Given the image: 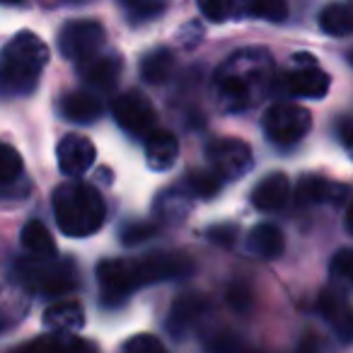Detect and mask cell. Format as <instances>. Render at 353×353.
<instances>
[{"mask_svg": "<svg viewBox=\"0 0 353 353\" xmlns=\"http://www.w3.org/2000/svg\"><path fill=\"white\" fill-rule=\"evenodd\" d=\"M240 12L250 17H261V20L269 22H283L285 15H288V6L283 0H252V3L240 6Z\"/></svg>", "mask_w": 353, "mask_h": 353, "instance_id": "26", "label": "cell"}, {"mask_svg": "<svg viewBox=\"0 0 353 353\" xmlns=\"http://www.w3.org/2000/svg\"><path fill=\"white\" fill-rule=\"evenodd\" d=\"M112 112L117 123L128 131L131 136H150L155 131L157 112L152 102L138 90H128V92L119 94L112 104Z\"/></svg>", "mask_w": 353, "mask_h": 353, "instance_id": "9", "label": "cell"}, {"mask_svg": "<svg viewBox=\"0 0 353 353\" xmlns=\"http://www.w3.org/2000/svg\"><path fill=\"white\" fill-rule=\"evenodd\" d=\"M17 279L44 298L65 295L78 285V269L70 259H22L17 261Z\"/></svg>", "mask_w": 353, "mask_h": 353, "instance_id": "4", "label": "cell"}, {"mask_svg": "<svg viewBox=\"0 0 353 353\" xmlns=\"http://www.w3.org/2000/svg\"><path fill=\"white\" fill-rule=\"evenodd\" d=\"M199 8H201V12L211 22H225V20H230L235 12H240V6L230 3V0H206V3H201Z\"/></svg>", "mask_w": 353, "mask_h": 353, "instance_id": "30", "label": "cell"}, {"mask_svg": "<svg viewBox=\"0 0 353 353\" xmlns=\"http://www.w3.org/2000/svg\"><path fill=\"white\" fill-rule=\"evenodd\" d=\"M242 353H256V351H242Z\"/></svg>", "mask_w": 353, "mask_h": 353, "instance_id": "40", "label": "cell"}, {"mask_svg": "<svg viewBox=\"0 0 353 353\" xmlns=\"http://www.w3.org/2000/svg\"><path fill=\"white\" fill-rule=\"evenodd\" d=\"M203 307H206V300H201L199 295H184V298H179L172 305V312L167 317V332L174 339L184 336L199 322V317L203 314Z\"/></svg>", "mask_w": 353, "mask_h": 353, "instance_id": "18", "label": "cell"}, {"mask_svg": "<svg viewBox=\"0 0 353 353\" xmlns=\"http://www.w3.org/2000/svg\"><path fill=\"white\" fill-rule=\"evenodd\" d=\"M61 114L75 123H94L102 117V102L92 92H70L61 102Z\"/></svg>", "mask_w": 353, "mask_h": 353, "instance_id": "21", "label": "cell"}, {"mask_svg": "<svg viewBox=\"0 0 353 353\" xmlns=\"http://www.w3.org/2000/svg\"><path fill=\"white\" fill-rule=\"evenodd\" d=\"M123 353H167V348L152 334H136V336H131L126 341Z\"/></svg>", "mask_w": 353, "mask_h": 353, "instance_id": "31", "label": "cell"}, {"mask_svg": "<svg viewBox=\"0 0 353 353\" xmlns=\"http://www.w3.org/2000/svg\"><path fill=\"white\" fill-rule=\"evenodd\" d=\"M346 228H348V232L353 235V201H351V206H348V211H346Z\"/></svg>", "mask_w": 353, "mask_h": 353, "instance_id": "39", "label": "cell"}, {"mask_svg": "<svg viewBox=\"0 0 353 353\" xmlns=\"http://www.w3.org/2000/svg\"><path fill=\"white\" fill-rule=\"evenodd\" d=\"M152 235H155V225H150V223H131V225H126L121 230V242L126 247H136L143 240H150Z\"/></svg>", "mask_w": 353, "mask_h": 353, "instance_id": "33", "label": "cell"}, {"mask_svg": "<svg viewBox=\"0 0 353 353\" xmlns=\"http://www.w3.org/2000/svg\"><path fill=\"white\" fill-rule=\"evenodd\" d=\"M206 237L216 245L230 247L235 242V225H213L211 230L206 232Z\"/></svg>", "mask_w": 353, "mask_h": 353, "instance_id": "36", "label": "cell"}, {"mask_svg": "<svg viewBox=\"0 0 353 353\" xmlns=\"http://www.w3.org/2000/svg\"><path fill=\"white\" fill-rule=\"evenodd\" d=\"M221 179H218L213 172H192L187 176V187L194 196H201V199H213L218 192H221Z\"/></svg>", "mask_w": 353, "mask_h": 353, "instance_id": "28", "label": "cell"}, {"mask_svg": "<svg viewBox=\"0 0 353 353\" xmlns=\"http://www.w3.org/2000/svg\"><path fill=\"white\" fill-rule=\"evenodd\" d=\"M341 143H343V148H346L348 155L353 157V121H348L341 126Z\"/></svg>", "mask_w": 353, "mask_h": 353, "instance_id": "37", "label": "cell"}, {"mask_svg": "<svg viewBox=\"0 0 353 353\" xmlns=\"http://www.w3.org/2000/svg\"><path fill=\"white\" fill-rule=\"evenodd\" d=\"M44 324L49 329H54V334H70V336H75V332L83 329L85 324V312L80 307V303H73V300L56 303L44 312Z\"/></svg>", "mask_w": 353, "mask_h": 353, "instance_id": "20", "label": "cell"}, {"mask_svg": "<svg viewBox=\"0 0 353 353\" xmlns=\"http://www.w3.org/2000/svg\"><path fill=\"white\" fill-rule=\"evenodd\" d=\"M319 312L324 314V319H329L336 327V332L343 339H353V312L341 295L322 293V298H319Z\"/></svg>", "mask_w": 353, "mask_h": 353, "instance_id": "23", "label": "cell"}, {"mask_svg": "<svg viewBox=\"0 0 353 353\" xmlns=\"http://www.w3.org/2000/svg\"><path fill=\"white\" fill-rule=\"evenodd\" d=\"M121 59L117 54L112 56H94V59L85 61L80 65V75H83L85 85L92 90H99V92H107L117 85L119 75H121Z\"/></svg>", "mask_w": 353, "mask_h": 353, "instance_id": "14", "label": "cell"}, {"mask_svg": "<svg viewBox=\"0 0 353 353\" xmlns=\"http://www.w3.org/2000/svg\"><path fill=\"white\" fill-rule=\"evenodd\" d=\"M22 247L32 254V259H56V242L41 221H30L22 228Z\"/></svg>", "mask_w": 353, "mask_h": 353, "instance_id": "22", "label": "cell"}, {"mask_svg": "<svg viewBox=\"0 0 353 353\" xmlns=\"http://www.w3.org/2000/svg\"><path fill=\"white\" fill-rule=\"evenodd\" d=\"M174 73V54L167 49H155L141 61V75L150 85H162Z\"/></svg>", "mask_w": 353, "mask_h": 353, "instance_id": "25", "label": "cell"}, {"mask_svg": "<svg viewBox=\"0 0 353 353\" xmlns=\"http://www.w3.org/2000/svg\"><path fill=\"white\" fill-rule=\"evenodd\" d=\"M15 353H99L97 346L88 339L70 334H46L22 343Z\"/></svg>", "mask_w": 353, "mask_h": 353, "instance_id": "13", "label": "cell"}, {"mask_svg": "<svg viewBox=\"0 0 353 353\" xmlns=\"http://www.w3.org/2000/svg\"><path fill=\"white\" fill-rule=\"evenodd\" d=\"M351 61H353V54H351Z\"/></svg>", "mask_w": 353, "mask_h": 353, "instance_id": "41", "label": "cell"}, {"mask_svg": "<svg viewBox=\"0 0 353 353\" xmlns=\"http://www.w3.org/2000/svg\"><path fill=\"white\" fill-rule=\"evenodd\" d=\"M133 269H136L138 285H148V283H160V281L192 276L194 261L192 256L182 254V252H155V254H145L141 259H133Z\"/></svg>", "mask_w": 353, "mask_h": 353, "instance_id": "10", "label": "cell"}, {"mask_svg": "<svg viewBox=\"0 0 353 353\" xmlns=\"http://www.w3.org/2000/svg\"><path fill=\"white\" fill-rule=\"evenodd\" d=\"M346 194L348 189L343 184L329 182L317 174L303 176L298 182V189H295V199L300 203H307V206H312V203H341Z\"/></svg>", "mask_w": 353, "mask_h": 353, "instance_id": "15", "label": "cell"}, {"mask_svg": "<svg viewBox=\"0 0 353 353\" xmlns=\"http://www.w3.org/2000/svg\"><path fill=\"white\" fill-rule=\"evenodd\" d=\"M290 199V182L283 172H271L252 192V203L259 211H279Z\"/></svg>", "mask_w": 353, "mask_h": 353, "instance_id": "16", "label": "cell"}, {"mask_svg": "<svg viewBox=\"0 0 353 353\" xmlns=\"http://www.w3.org/2000/svg\"><path fill=\"white\" fill-rule=\"evenodd\" d=\"M332 274L353 283V250H341L332 259Z\"/></svg>", "mask_w": 353, "mask_h": 353, "instance_id": "34", "label": "cell"}, {"mask_svg": "<svg viewBox=\"0 0 353 353\" xmlns=\"http://www.w3.org/2000/svg\"><path fill=\"white\" fill-rule=\"evenodd\" d=\"M123 8L133 22H148L160 12H165V3H157V0H126Z\"/></svg>", "mask_w": 353, "mask_h": 353, "instance_id": "29", "label": "cell"}, {"mask_svg": "<svg viewBox=\"0 0 353 353\" xmlns=\"http://www.w3.org/2000/svg\"><path fill=\"white\" fill-rule=\"evenodd\" d=\"M206 157L213 167V174L221 182L242 179L252 170V165H254L252 148L245 141H237V138H221V141L208 143Z\"/></svg>", "mask_w": 353, "mask_h": 353, "instance_id": "7", "label": "cell"}, {"mask_svg": "<svg viewBox=\"0 0 353 353\" xmlns=\"http://www.w3.org/2000/svg\"><path fill=\"white\" fill-rule=\"evenodd\" d=\"M274 83V61L264 49L235 51L216 70V88L221 102L230 112L250 109L269 92Z\"/></svg>", "mask_w": 353, "mask_h": 353, "instance_id": "1", "label": "cell"}, {"mask_svg": "<svg viewBox=\"0 0 353 353\" xmlns=\"http://www.w3.org/2000/svg\"><path fill=\"white\" fill-rule=\"evenodd\" d=\"M179 155V143L165 128H155L150 136L145 138V162L150 170L165 172L176 162Z\"/></svg>", "mask_w": 353, "mask_h": 353, "instance_id": "17", "label": "cell"}, {"mask_svg": "<svg viewBox=\"0 0 353 353\" xmlns=\"http://www.w3.org/2000/svg\"><path fill=\"white\" fill-rule=\"evenodd\" d=\"M225 300L235 312H250L252 305H254V295L247 285H230L225 293Z\"/></svg>", "mask_w": 353, "mask_h": 353, "instance_id": "32", "label": "cell"}, {"mask_svg": "<svg viewBox=\"0 0 353 353\" xmlns=\"http://www.w3.org/2000/svg\"><path fill=\"white\" fill-rule=\"evenodd\" d=\"M319 27L329 37H351L353 34V8L343 3L327 6L319 12Z\"/></svg>", "mask_w": 353, "mask_h": 353, "instance_id": "24", "label": "cell"}, {"mask_svg": "<svg viewBox=\"0 0 353 353\" xmlns=\"http://www.w3.org/2000/svg\"><path fill=\"white\" fill-rule=\"evenodd\" d=\"M49 63V46L32 32H20L0 51V97H25L34 92L41 70Z\"/></svg>", "mask_w": 353, "mask_h": 353, "instance_id": "2", "label": "cell"}, {"mask_svg": "<svg viewBox=\"0 0 353 353\" xmlns=\"http://www.w3.org/2000/svg\"><path fill=\"white\" fill-rule=\"evenodd\" d=\"M56 155H59V167L63 174L80 176L92 167L97 150H94V143L90 138L78 136V133H68V136L61 138Z\"/></svg>", "mask_w": 353, "mask_h": 353, "instance_id": "12", "label": "cell"}, {"mask_svg": "<svg viewBox=\"0 0 353 353\" xmlns=\"http://www.w3.org/2000/svg\"><path fill=\"white\" fill-rule=\"evenodd\" d=\"M54 216L68 237H88L104 225L107 206L94 187L65 182L54 192Z\"/></svg>", "mask_w": 353, "mask_h": 353, "instance_id": "3", "label": "cell"}, {"mask_svg": "<svg viewBox=\"0 0 353 353\" xmlns=\"http://www.w3.org/2000/svg\"><path fill=\"white\" fill-rule=\"evenodd\" d=\"M298 353H317V341L312 336H305L298 346Z\"/></svg>", "mask_w": 353, "mask_h": 353, "instance_id": "38", "label": "cell"}, {"mask_svg": "<svg viewBox=\"0 0 353 353\" xmlns=\"http://www.w3.org/2000/svg\"><path fill=\"white\" fill-rule=\"evenodd\" d=\"M22 176V157L8 143H0V187L17 182Z\"/></svg>", "mask_w": 353, "mask_h": 353, "instance_id": "27", "label": "cell"}, {"mask_svg": "<svg viewBox=\"0 0 353 353\" xmlns=\"http://www.w3.org/2000/svg\"><path fill=\"white\" fill-rule=\"evenodd\" d=\"M247 250L259 259H276V256L283 254L285 237L281 228L271 225V223H261L247 235Z\"/></svg>", "mask_w": 353, "mask_h": 353, "instance_id": "19", "label": "cell"}, {"mask_svg": "<svg viewBox=\"0 0 353 353\" xmlns=\"http://www.w3.org/2000/svg\"><path fill=\"white\" fill-rule=\"evenodd\" d=\"M104 27L94 20H73L61 30L59 34V49L65 59L70 61H85L94 59L99 49L104 46Z\"/></svg>", "mask_w": 353, "mask_h": 353, "instance_id": "8", "label": "cell"}, {"mask_svg": "<svg viewBox=\"0 0 353 353\" xmlns=\"http://www.w3.org/2000/svg\"><path fill=\"white\" fill-rule=\"evenodd\" d=\"M97 281L102 288V305L119 307L138 288L133 259H104L97 266Z\"/></svg>", "mask_w": 353, "mask_h": 353, "instance_id": "11", "label": "cell"}, {"mask_svg": "<svg viewBox=\"0 0 353 353\" xmlns=\"http://www.w3.org/2000/svg\"><path fill=\"white\" fill-rule=\"evenodd\" d=\"M208 353H242L240 341L230 334H216L206 341Z\"/></svg>", "mask_w": 353, "mask_h": 353, "instance_id": "35", "label": "cell"}, {"mask_svg": "<svg viewBox=\"0 0 353 353\" xmlns=\"http://www.w3.org/2000/svg\"><path fill=\"white\" fill-rule=\"evenodd\" d=\"M264 133L276 145H295L303 141L312 128V117L305 107H298L293 102L271 104L261 119Z\"/></svg>", "mask_w": 353, "mask_h": 353, "instance_id": "5", "label": "cell"}, {"mask_svg": "<svg viewBox=\"0 0 353 353\" xmlns=\"http://www.w3.org/2000/svg\"><path fill=\"white\" fill-rule=\"evenodd\" d=\"M281 90L290 97L322 99L332 88V78L319 68L317 59L310 54H295L290 68L281 78Z\"/></svg>", "mask_w": 353, "mask_h": 353, "instance_id": "6", "label": "cell"}]
</instances>
